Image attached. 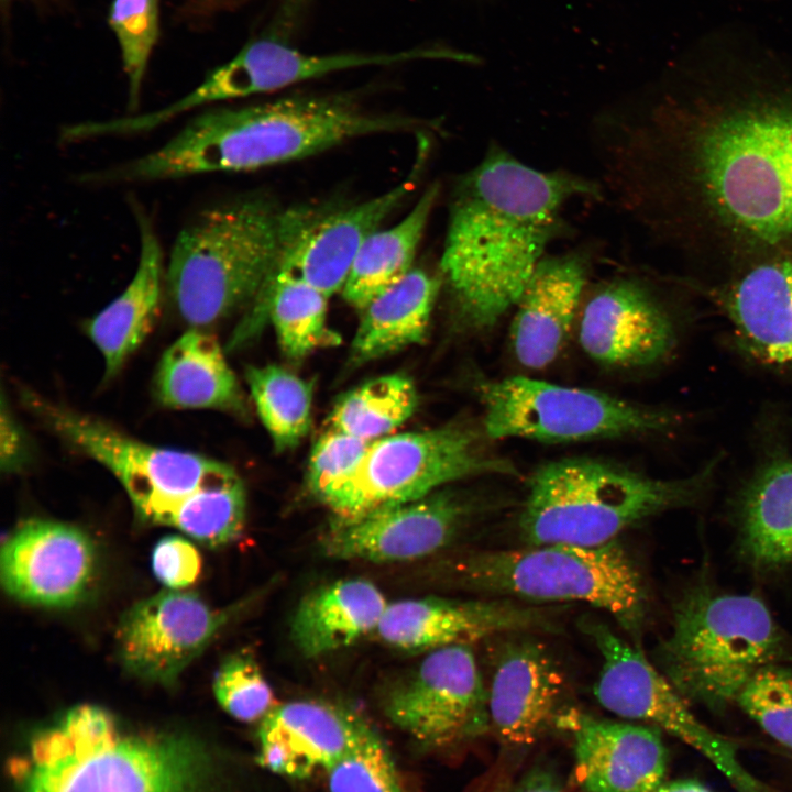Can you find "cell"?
Returning a JSON list of instances; mask_svg holds the SVG:
<instances>
[{
	"label": "cell",
	"mask_w": 792,
	"mask_h": 792,
	"mask_svg": "<svg viewBox=\"0 0 792 792\" xmlns=\"http://www.w3.org/2000/svg\"><path fill=\"white\" fill-rule=\"evenodd\" d=\"M591 135L601 185L624 212L688 187L739 240L792 242V103L744 100L696 124L669 106L622 105L596 114Z\"/></svg>",
	"instance_id": "6da1fadb"
},
{
	"label": "cell",
	"mask_w": 792,
	"mask_h": 792,
	"mask_svg": "<svg viewBox=\"0 0 792 792\" xmlns=\"http://www.w3.org/2000/svg\"><path fill=\"white\" fill-rule=\"evenodd\" d=\"M603 196L600 182L534 168L492 143L459 177L449 207L440 277L461 322L493 327L560 235L569 204Z\"/></svg>",
	"instance_id": "7a4b0ae2"
},
{
	"label": "cell",
	"mask_w": 792,
	"mask_h": 792,
	"mask_svg": "<svg viewBox=\"0 0 792 792\" xmlns=\"http://www.w3.org/2000/svg\"><path fill=\"white\" fill-rule=\"evenodd\" d=\"M419 122L363 110L344 96H290L215 107L191 118L158 148L90 178L108 183L248 172L301 160L345 141L414 130Z\"/></svg>",
	"instance_id": "3957f363"
},
{
	"label": "cell",
	"mask_w": 792,
	"mask_h": 792,
	"mask_svg": "<svg viewBox=\"0 0 792 792\" xmlns=\"http://www.w3.org/2000/svg\"><path fill=\"white\" fill-rule=\"evenodd\" d=\"M11 773L18 792H202L211 761L191 737L127 733L81 704L38 732Z\"/></svg>",
	"instance_id": "277c9868"
},
{
	"label": "cell",
	"mask_w": 792,
	"mask_h": 792,
	"mask_svg": "<svg viewBox=\"0 0 792 792\" xmlns=\"http://www.w3.org/2000/svg\"><path fill=\"white\" fill-rule=\"evenodd\" d=\"M283 213L252 196L209 206L185 224L165 265L184 321L209 326L255 301L278 270Z\"/></svg>",
	"instance_id": "5b68a950"
},
{
	"label": "cell",
	"mask_w": 792,
	"mask_h": 792,
	"mask_svg": "<svg viewBox=\"0 0 792 792\" xmlns=\"http://www.w3.org/2000/svg\"><path fill=\"white\" fill-rule=\"evenodd\" d=\"M712 466L692 477L660 480L592 458L547 462L528 481L518 517L520 540L528 546L608 543L645 519L693 502Z\"/></svg>",
	"instance_id": "8992f818"
},
{
	"label": "cell",
	"mask_w": 792,
	"mask_h": 792,
	"mask_svg": "<svg viewBox=\"0 0 792 792\" xmlns=\"http://www.w3.org/2000/svg\"><path fill=\"white\" fill-rule=\"evenodd\" d=\"M784 652L782 631L759 597L700 584L675 603L654 661L684 698L722 710Z\"/></svg>",
	"instance_id": "52a82bcc"
},
{
	"label": "cell",
	"mask_w": 792,
	"mask_h": 792,
	"mask_svg": "<svg viewBox=\"0 0 792 792\" xmlns=\"http://www.w3.org/2000/svg\"><path fill=\"white\" fill-rule=\"evenodd\" d=\"M451 575L465 588L529 604H588L632 638L641 634L648 610L641 574L617 539L595 547L549 543L475 551L455 561Z\"/></svg>",
	"instance_id": "ba28073f"
},
{
	"label": "cell",
	"mask_w": 792,
	"mask_h": 792,
	"mask_svg": "<svg viewBox=\"0 0 792 792\" xmlns=\"http://www.w3.org/2000/svg\"><path fill=\"white\" fill-rule=\"evenodd\" d=\"M495 474L517 471L492 454L476 430L450 424L372 441L355 472L322 503L334 520L350 521L424 498L455 481Z\"/></svg>",
	"instance_id": "9c48e42d"
},
{
	"label": "cell",
	"mask_w": 792,
	"mask_h": 792,
	"mask_svg": "<svg viewBox=\"0 0 792 792\" xmlns=\"http://www.w3.org/2000/svg\"><path fill=\"white\" fill-rule=\"evenodd\" d=\"M484 432L490 439L579 442L661 432L675 422L668 413L594 389L525 376L479 386Z\"/></svg>",
	"instance_id": "30bf717a"
},
{
	"label": "cell",
	"mask_w": 792,
	"mask_h": 792,
	"mask_svg": "<svg viewBox=\"0 0 792 792\" xmlns=\"http://www.w3.org/2000/svg\"><path fill=\"white\" fill-rule=\"evenodd\" d=\"M24 404L63 440L107 468L122 484L135 512L161 525L194 492L235 477V471L207 457L160 448L114 427L25 391Z\"/></svg>",
	"instance_id": "8fae6325"
},
{
	"label": "cell",
	"mask_w": 792,
	"mask_h": 792,
	"mask_svg": "<svg viewBox=\"0 0 792 792\" xmlns=\"http://www.w3.org/2000/svg\"><path fill=\"white\" fill-rule=\"evenodd\" d=\"M582 625L602 658L593 692L605 710L681 739L706 757L738 792H769L744 767L734 743L701 723L641 650L603 622L587 619Z\"/></svg>",
	"instance_id": "7c38bea8"
},
{
	"label": "cell",
	"mask_w": 792,
	"mask_h": 792,
	"mask_svg": "<svg viewBox=\"0 0 792 792\" xmlns=\"http://www.w3.org/2000/svg\"><path fill=\"white\" fill-rule=\"evenodd\" d=\"M384 711L395 726L431 747L454 745L486 730L487 688L471 645L427 652L388 693Z\"/></svg>",
	"instance_id": "4fadbf2b"
},
{
	"label": "cell",
	"mask_w": 792,
	"mask_h": 792,
	"mask_svg": "<svg viewBox=\"0 0 792 792\" xmlns=\"http://www.w3.org/2000/svg\"><path fill=\"white\" fill-rule=\"evenodd\" d=\"M443 55L432 50L387 54H309L289 45L283 37L266 33L249 41L232 58L209 72L187 95L148 112L145 120L148 127L155 129L204 106L274 92L337 72Z\"/></svg>",
	"instance_id": "5bb4252c"
},
{
	"label": "cell",
	"mask_w": 792,
	"mask_h": 792,
	"mask_svg": "<svg viewBox=\"0 0 792 792\" xmlns=\"http://www.w3.org/2000/svg\"><path fill=\"white\" fill-rule=\"evenodd\" d=\"M415 175L386 193L343 207L283 213L282 251L277 272L298 277L328 297L342 290L364 242L403 202Z\"/></svg>",
	"instance_id": "9a60e30c"
},
{
	"label": "cell",
	"mask_w": 792,
	"mask_h": 792,
	"mask_svg": "<svg viewBox=\"0 0 792 792\" xmlns=\"http://www.w3.org/2000/svg\"><path fill=\"white\" fill-rule=\"evenodd\" d=\"M476 501L451 491L337 521L322 538L327 556L375 563L428 557L448 546L477 512Z\"/></svg>",
	"instance_id": "2e32d148"
},
{
	"label": "cell",
	"mask_w": 792,
	"mask_h": 792,
	"mask_svg": "<svg viewBox=\"0 0 792 792\" xmlns=\"http://www.w3.org/2000/svg\"><path fill=\"white\" fill-rule=\"evenodd\" d=\"M228 616L193 592L168 588L140 601L121 617L116 635L119 658L138 678L172 684Z\"/></svg>",
	"instance_id": "e0dca14e"
},
{
	"label": "cell",
	"mask_w": 792,
	"mask_h": 792,
	"mask_svg": "<svg viewBox=\"0 0 792 792\" xmlns=\"http://www.w3.org/2000/svg\"><path fill=\"white\" fill-rule=\"evenodd\" d=\"M96 547L81 529L31 519L6 539L0 552L4 591L26 604L68 608L85 598L95 580Z\"/></svg>",
	"instance_id": "ac0fdd59"
},
{
	"label": "cell",
	"mask_w": 792,
	"mask_h": 792,
	"mask_svg": "<svg viewBox=\"0 0 792 792\" xmlns=\"http://www.w3.org/2000/svg\"><path fill=\"white\" fill-rule=\"evenodd\" d=\"M554 616L553 610L509 598L428 596L388 603L375 634L394 648L429 652L497 634L553 629Z\"/></svg>",
	"instance_id": "d6986e66"
},
{
	"label": "cell",
	"mask_w": 792,
	"mask_h": 792,
	"mask_svg": "<svg viewBox=\"0 0 792 792\" xmlns=\"http://www.w3.org/2000/svg\"><path fill=\"white\" fill-rule=\"evenodd\" d=\"M583 351L596 363L636 369L664 360L675 344L672 320L639 278L616 276L587 298L579 328Z\"/></svg>",
	"instance_id": "ffe728a7"
},
{
	"label": "cell",
	"mask_w": 792,
	"mask_h": 792,
	"mask_svg": "<svg viewBox=\"0 0 792 792\" xmlns=\"http://www.w3.org/2000/svg\"><path fill=\"white\" fill-rule=\"evenodd\" d=\"M556 723L573 737L574 776L584 791L654 792L664 782L668 756L660 729L574 708Z\"/></svg>",
	"instance_id": "44dd1931"
},
{
	"label": "cell",
	"mask_w": 792,
	"mask_h": 792,
	"mask_svg": "<svg viewBox=\"0 0 792 792\" xmlns=\"http://www.w3.org/2000/svg\"><path fill=\"white\" fill-rule=\"evenodd\" d=\"M564 675L546 646L531 637L498 650L487 686L490 725L510 746H527L557 722Z\"/></svg>",
	"instance_id": "7402d4cb"
},
{
	"label": "cell",
	"mask_w": 792,
	"mask_h": 792,
	"mask_svg": "<svg viewBox=\"0 0 792 792\" xmlns=\"http://www.w3.org/2000/svg\"><path fill=\"white\" fill-rule=\"evenodd\" d=\"M369 728L361 715L337 704L287 702L260 722L256 760L275 774L308 778L326 772Z\"/></svg>",
	"instance_id": "603a6c76"
},
{
	"label": "cell",
	"mask_w": 792,
	"mask_h": 792,
	"mask_svg": "<svg viewBox=\"0 0 792 792\" xmlns=\"http://www.w3.org/2000/svg\"><path fill=\"white\" fill-rule=\"evenodd\" d=\"M587 255H547L525 286L510 330L513 352L522 366L540 370L562 350L586 286Z\"/></svg>",
	"instance_id": "cb8c5ba5"
},
{
	"label": "cell",
	"mask_w": 792,
	"mask_h": 792,
	"mask_svg": "<svg viewBox=\"0 0 792 792\" xmlns=\"http://www.w3.org/2000/svg\"><path fill=\"white\" fill-rule=\"evenodd\" d=\"M739 345L756 361L792 372V260L751 267L724 296Z\"/></svg>",
	"instance_id": "d4e9b609"
},
{
	"label": "cell",
	"mask_w": 792,
	"mask_h": 792,
	"mask_svg": "<svg viewBox=\"0 0 792 792\" xmlns=\"http://www.w3.org/2000/svg\"><path fill=\"white\" fill-rule=\"evenodd\" d=\"M140 231V256L134 276L100 312L86 323V332L101 353L105 380L116 376L143 343L158 315L165 287L163 250L147 216L134 209Z\"/></svg>",
	"instance_id": "484cf974"
},
{
	"label": "cell",
	"mask_w": 792,
	"mask_h": 792,
	"mask_svg": "<svg viewBox=\"0 0 792 792\" xmlns=\"http://www.w3.org/2000/svg\"><path fill=\"white\" fill-rule=\"evenodd\" d=\"M153 389L167 408L245 413L242 391L219 342L199 328L187 330L163 353Z\"/></svg>",
	"instance_id": "4316f807"
},
{
	"label": "cell",
	"mask_w": 792,
	"mask_h": 792,
	"mask_svg": "<svg viewBox=\"0 0 792 792\" xmlns=\"http://www.w3.org/2000/svg\"><path fill=\"white\" fill-rule=\"evenodd\" d=\"M388 605L380 588L365 579L339 580L310 592L299 603L292 637L308 658H318L375 632Z\"/></svg>",
	"instance_id": "83f0119b"
},
{
	"label": "cell",
	"mask_w": 792,
	"mask_h": 792,
	"mask_svg": "<svg viewBox=\"0 0 792 792\" xmlns=\"http://www.w3.org/2000/svg\"><path fill=\"white\" fill-rule=\"evenodd\" d=\"M328 299L305 280L276 272L237 327L229 346L237 349L244 344L268 319L284 354L292 360L304 359L317 349L337 342V334L327 323Z\"/></svg>",
	"instance_id": "f1b7e54d"
},
{
	"label": "cell",
	"mask_w": 792,
	"mask_h": 792,
	"mask_svg": "<svg viewBox=\"0 0 792 792\" xmlns=\"http://www.w3.org/2000/svg\"><path fill=\"white\" fill-rule=\"evenodd\" d=\"M441 285V277L414 267L374 297L361 310L351 361L362 364L421 343Z\"/></svg>",
	"instance_id": "f546056e"
},
{
	"label": "cell",
	"mask_w": 792,
	"mask_h": 792,
	"mask_svg": "<svg viewBox=\"0 0 792 792\" xmlns=\"http://www.w3.org/2000/svg\"><path fill=\"white\" fill-rule=\"evenodd\" d=\"M740 544L757 568L792 562V459L776 457L749 482L740 505Z\"/></svg>",
	"instance_id": "4dcf8cb0"
},
{
	"label": "cell",
	"mask_w": 792,
	"mask_h": 792,
	"mask_svg": "<svg viewBox=\"0 0 792 792\" xmlns=\"http://www.w3.org/2000/svg\"><path fill=\"white\" fill-rule=\"evenodd\" d=\"M430 185L397 223L376 230L362 245L341 290L360 311L378 294L404 278L414 267L417 250L439 196Z\"/></svg>",
	"instance_id": "1f68e13d"
},
{
	"label": "cell",
	"mask_w": 792,
	"mask_h": 792,
	"mask_svg": "<svg viewBox=\"0 0 792 792\" xmlns=\"http://www.w3.org/2000/svg\"><path fill=\"white\" fill-rule=\"evenodd\" d=\"M418 395L402 374L373 378L350 391L334 405L329 429L374 441L386 437L414 414Z\"/></svg>",
	"instance_id": "d6a6232c"
},
{
	"label": "cell",
	"mask_w": 792,
	"mask_h": 792,
	"mask_svg": "<svg viewBox=\"0 0 792 792\" xmlns=\"http://www.w3.org/2000/svg\"><path fill=\"white\" fill-rule=\"evenodd\" d=\"M245 377L275 450L284 452L296 448L311 425L310 384L275 364L249 367Z\"/></svg>",
	"instance_id": "836d02e7"
},
{
	"label": "cell",
	"mask_w": 792,
	"mask_h": 792,
	"mask_svg": "<svg viewBox=\"0 0 792 792\" xmlns=\"http://www.w3.org/2000/svg\"><path fill=\"white\" fill-rule=\"evenodd\" d=\"M245 490L239 475L200 488L182 499L161 525L175 527L208 547L235 540L245 520Z\"/></svg>",
	"instance_id": "e575fe53"
},
{
	"label": "cell",
	"mask_w": 792,
	"mask_h": 792,
	"mask_svg": "<svg viewBox=\"0 0 792 792\" xmlns=\"http://www.w3.org/2000/svg\"><path fill=\"white\" fill-rule=\"evenodd\" d=\"M107 19L128 80L129 109L134 110L161 35L160 0H112Z\"/></svg>",
	"instance_id": "d590c367"
},
{
	"label": "cell",
	"mask_w": 792,
	"mask_h": 792,
	"mask_svg": "<svg viewBox=\"0 0 792 792\" xmlns=\"http://www.w3.org/2000/svg\"><path fill=\"white\" fill-rule=\"evenodd\" d=\"M326 774L329 792H406L392 755L372 727Z\"/></svg>",
	"instance_id": "8d00e7d4"
},
{
	"label": "cell",
	"mask_w": 792,
	"mask_h": 792,
	"mask_svg": "<svg viewBox=\"0 0 792 792\" xmlns=\"http://www.w3.org/2000/svg\"><path fill=\"white\" fill-rule=\"evenodd\" d=\"M736 703L772 739L792 750V669L779 663L762 668Z\"/></svg>",
	"instance_id": "74e56055"
},
{
	"label": "cell",
	"mask_w": 792,
	"mask_h": 792,
	"mask_svg": "<svg viewBox=\"0 0 792 792\" xmlns=\"http://www.w3.org/2000/svg\"><path fill=\"white\" fill-rule=\"evenodd\" d=\"M212 690L222 710L240 722H261L276 706L270 683L245 652L231 654L220 664Z\"/></svg>",
	"instance_id": "f35d334b"
},
{
	"label": "cell",
	"mask_w": 792,
	"mask_h": 792,
	"mask_svg": "<svg viewBox=\"0 0 792 792\" xmlns=\"http://www.w3.org/2000/svg\"><path fill=\"white\" fill-rule=\"evenodd\" d=\"M372 441L329 429L312 448L307 484L320 502L342 485L358 469Z\"/></svg>",
	"instance_id": "ab89813d"
},
{
	"label": "cell",
	"mask_w": 792,
	"mask_h": 792,
	"mask_svg": "<svg viewBox=\"0 0 792 792\" xmlns=\"http://www.w3.org/2000/svg\"><path fill=\"white\" fill-rule=\"evenodd\" d=\"M253 0H176L173 20L190 30H202L223 14L237 11ZM311 0H276V24L268 33L282 37L289 31Z\"/></svg>",
	"instance_id": "60d3db41"
},
{
	"label": "cell",
	"mask_w": 792,
	"mask_h": 792,
	"mask_svg": "<svg viewBox=\"0 0 792 792\" xmlns=\"http://www.w3.org/2000/svg\"><path fill=\"white\" fill-rule=\"evenodd\" d=\"M156 579L169 590L191 585L200 574L201 558L196 547L179 536L162 538L152 552Z\"/></svg>",
	"instance_id": "b9f144b4"
},
{
	"label": "cell",
	"mask_w": 792,
	"mask_h": 792,
	"mask_svg": "<svg viewBox=\"0 0 792 792\" xmlns=\"http://www.w3.org/2000/svg\"><path fill=\"white\" fill-rule=\"evenodd\" d=\"M31 460L30 444L21 424L14 417L6 396L1 397L0 468L3 473H18Z\"/></svg>",
	"instance_id": "7bdbcfd3"
},
{
	"label": "cell",
	"mask_w": 792,
	"mask_h": 792,
	"mask_svg": "<svg viewBox=\"0 0 792 792\" xmlns=\"http://www.w3.org/2000/svg\"><path fill=\"white\" fill-rule=\"evenodd\" d=\"M501 792H568L561 782L542 769H534Z\"/></svg>",
	"instance_id": "ee69618b"
},
{
	"label": "cell",
	"mask_w": 792,
	"mask_h": 792,
	"mask_svg": "<svg viewBox=\"0 0 792 792\" xmlns=\"http://www.w3.org/2000/svg\"><path fill=\"white\" fill-rule=\"evenodd\" d=\"M654 792H712L704 783L695 779H679L663 782Z\"/></svg>",
	"instance_id": "f6af8a7d"
},
{
	"label": "cell",
	"mask_w": 792,
	"mask_h": 792,
	"mask_svg": "<svg viewBox=\"0 0 792 792\" xmlns=\"http://www.w3.org/2000/svg\"><path fill=\"white\" fill-rule=\"evenodd\" d=\"M1 1H2V3H10L13 0H1Z\"/></svg>",
	"instance_id": "bcb514c9"
}]
</instances>
